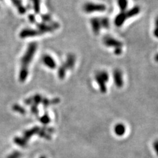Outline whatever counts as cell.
I'll use <instances>...</instances> for the list:
<instances>
[{
  "label": "cell",
  "instance_id": "1",
  "mask_svg": "<svg viewBox=\"0 0 158 158\" xmlns=\"http://www.w3.org/2000/svg\"><path fill=\"white\" fill-rule=\"evenodd\" d=\"M38 45L35 42L30 44L25 53L21 58V70L20 73V78L21 80H24V78L28 75V67L35 55L37 50Z\"/></svg>",
  "mask_w": 158,
  "mask_h": 158
},
{
  "label": "cell",
  "instance_id": "2",
  "mask_svg": "<svg viewBox=\"0 0 158 158\" xmlns=\"http://www.w3.org/2000/svg\"><path fill=\"white\" fill-rule=\"evenodd\" d=\"M82 10L86 13H102L106 10V6L104 4L97 3L94 2H86L83 5Z\"/></svg>",
  "mask_w": 158,
  "mask_h": 158
},
{
  "label": "cell",
  "instance_id": "3",
  "mask_svg": "<svg viewBox=\"0 0 158 158\" xmlns=\"http://www.w3.org/2000/svg\"><path fill=\"white\" fill-rule=\"evenodd\" d=\"M103 43L106 46L109 48H113L114 49L117 48H123V46L122 42L108 35H106L103 38Z\"/></svg>",
  "mask_w": 158,
  "mask_h": 158
},
{
  "label": "cell",
  "instance_id": "4",
  "mask_svg": "<svg viewBox=\"0 0 158 158\" xmlns=\"http://www.w3.org/2000/svg\"><path fill=\"white\" fill-rule=\"evenodd\" d=\"M113 77L115 86L118 88H122L124 85V81H123V73L120 69H115L113 73Z\"/></svg>",
  "mask_w": 158,
  "mask_h": 158
},
{
  "label": "cell",
  "instance_id": "5",
  "mask_svg": "<svg viewBox=\"0 0 158 158\" xmlns=\"http://www.w3.org/2000/svg\"><path fill=\"white\" fill-rule=\"evenodd\" d=\"M90 24L94 34L98 35L100 34V31L103 28L101 19L99 17H93L90 19Z\"/></svg>",
  "mask_w": 158,
  "mask_h": 158
},
{
  "label": "cell",
  "instance_id": "6",
  "mask_svg": "<svg viewBox=\"0 0 158 158\" xmlns=\"http://www.w3.org/2000/svg\"><path fill=\"white\" fill-rule=\"evenodd\" d=\"M42 60L44 65L50 69H55L57 67V64L55 59H54L51 56L48 55V54L44 55Z\"/></svg>",
  "mask_w": 158,
  "mask_h": 158
},
{
  "label": "cell",
  "instance_id": "7",
  "mask_svg": "<svg viewBox=\"0 0 158 158\" xmlns=\"http://www.w3.org/2000/svg\"><path fill=\"white\" fill-rule=\"evenodd\" d=\"M76 63V56L73 53H69L67 55L65 62L64 63V65L65 66L68 70H71L75 67Z\"/></svg>",
  "mask_w": 158,
  "mask_h": 158
},
{
  "label": "cell",
  "instance_id": "8",
  "mask_svg": "<svg viewBox=\"0 0 158 158\" xmlns=\"http://www.w3.org/2000/svg\"><path fill=\"white\" fill-rule=\"evenodd\" d=\"M127 20L125 12H120L114 19V24L117 27H121Z\"/></svg>",
  "mask_w": 158,
  "mask_h": 158
},
{
  "label": "cell",
  "instance_id": "9",
  "mask_svg": "<svg viewBox=\"0 0 158 158\" xmlns=\"http://www.w3.org/2000/svg\"><path fill=\"white\" fill-rule=\"evenodd\" d=\"M40 34V32L38 31H36V30L27 28L23 30V31L21 32V33H20V36L22 38H29L39 35Z\"/></svg>",
  "mask_w": 158,
  "mask_h": 158
},
{
  "label": "cell",
  "instance_id": "10",
  "mask_svg": "<svg viewBox=\"0 0 158 158\" xmlns=\"http://www.w3.org/2000/svg\"><path fill=\"white\" fill-rule=\"evenodd\" d=\"M140 10H141L140 7L138 6L133 7L128 10H127L126 11H125V13L127 19L132 18V17H134L136 15H137L140 13Z\"/></svg>",
  "mask_w": 158,
  "mask_h": 158
},
{
  "label": "cell",
  "instance_id": "11",
  "mask_svg": "<svg viewBox=\"0 0 158 158\" xmlns=\"http://www.w3.org/2000/svg\"><path fill=\"white\" fill-rule=\"evenodd\" d=\"M95 80L98 84V85L100 88V90L102 93L104 94L107 92V86H106V82L103 81L102 79L100 78V77L99 76L98 74L96 73L95 75Z\"/></svg>",
  "mask_w": 158,
  "mask_h": 158
},
{
  "label": "cell",
  "instance_id": "12",
  "mask_svg": "<svg viewBox=\"0 0 158 158\" xmlns=\"http://www.w3.org/2000/svg\"><path fill=\"white\" fill-rule=\"evenodd\" d=\"M126 132V127L123 123H118L114 127L115 134L118 136H121L125 135Z\"/></svg>",
  "mask_w": 158,
  "mask_h": 158
},
{
  "label": "cell",
  "instance_id": "13",
  "mask_svg": "<svg viewBox=\"0 0 158 158\" xmlns=\"http://www.w3.org/2000/svg\"><path fill=\"white\" fill-rule=\"evenodd\" d=\"M117 5L121 12H125L127 10L128 2V0H117Z\"/></svg>",
  "mask_w": 158,
  "mask_h": 158
},
{
  "label": "cell",
  "instance_id": "14",
  "mask_svg": "<svg viewBox=\"0 0 158 158\" xmlns=\"http://www.w3.org/2000/svg\"><path fill=\"white\" fill-rule=\"evenodd\" d=\"M67 68L64 65V64H62V65L59 67L58 69V77L59 78L63 80V79L65 77L66 75V72H67Z\"/></svg>",
  "mask_w": 158,
  "mask_h": 158
},
{
  "label": "cell",
  "instance_id": "15",
  "mask_svg": "<svg viewBox=\"0 0 158 158\" xmlns=\"http://www.w3.org/2000/svg\"><path fill=\"white\" fill-rule=\"evenodd\" d=\"M13 3L15 5V6L17 7L18 11L20 13H24L25 12V9H24V7L22 6L21 3L20 2L19 0H11Z\"/></svg>",
  "mask_w": 158,
  "mask_h": 158
},
{
  "label": "cell",
  "instance_id": "16",
  "mask_svg": "<svg viewBox=\"0 0 158 158\" xmlns=\"http://www.w3.org/2000/svg\"><path fill=\"white\" fill-rule=\"evenodd\" d=\"M98 75L100 77V78L102 79V80L104 81L105 82H107L109 81V75H108V73L106 71H99L98 73H97Z\"/></svg>",
  "mask_w": 158,
  "mask_h": 158
},
{
  "label": "cell",
  "instance_id": "17",
  "mask_svg": "<svg viewBox=\"0 0 158 158\" xmlns=\"http://www.w3.org/2000/svg\"><path fill=\"white\" fill-rule=\"evenodd\" d=\"M123 52V48H117L114 49V53L116 56H120Z\"/></svg>",
  "mask_w": 158,
  "mask_h": 158
},
{
  "label": "cell",
  "instance_id": "18",
  "mask_svg": "<svg viewBox=\"0 0 158 158\" xmlns=\"http://www.w3.org/2000/svg\"><path fill=\"white\" fill-rule=\"evenodd\" d=\"M153 146H154V150L156 153L157 156H158V140H156L154 141V144H153Z\"/></svg>",
  "mask_w": 158,
  "mask_h": 158
},
{
  "label": "cell",
  "instance_id": "19",
  "mask_svg": "<svg viewBox=\"0 0 158 158\" xmlns=\"http://www.w3.org/2000/svg\"><path fill=\"white\" fill-rule=\"evenodd\" d=\"M42 121V122H43L44 123H48L49 122V117L48 116H45V117H43Z\"/></svg>",
  "mask_w": 158,
  "mask_h": 158
},
{
  "label": "cell",
  "instance_id": "20",
  "mask_svg": "<svg viewBox=\"0 0 158 158\" xmlns=\"http://www.w3.org/2000/svg\"><path fill=\"white\" fill-rule=\"evenodd\" d=\"M154 35L156 38H158V27H155L154 30Z\"/></svg>",
  "mask_w": 158,
  "mask_h": 158
},
{
  "label": "cell",
  "instance_id": "21",
  "mask_svg": "<svg viewBox=\"0 0 158 158\" xmlns=\"http://www.w3.org/2000/svg\"><path fill=\"white\" fill-rule=\"evenodd\" d=\"M155 26L156 27H158V16L156 17L155 20Z\"/></svg>",
  "mask_w": 158,
  "mask_h": 158
},
{
  "label": "cell",
  "instance_id": "22",
  "mask_svg": "<svg viewBox=\"0 0 158 158\" xmlns=\"http://www.w3.org/2000/svg\"><path fill=\"white\" fill-rule=\"evenodd\" d=\"M155 61L156 62H158V53H157L156 55L155 56Z\"/></svg>",
  "mask_w": 158,
  "mask_h": 158
}]
</instances>
